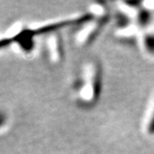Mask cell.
<instances>
[{
	"label": "cell",
	"instance_id": "cell-2",
	"mask_svg": "<svg viewBox=\"0 0 154 154\" xmlns=\"http://www.w3.org/2000/svg\"><path fill=\"white\" fill-rule=\"evenodd\" d=\"M144 127L146 133H148L149 135H154V100H152L151 105L149 106L148 111L144 122Z\"/></svg>",
	"mask_w": 154,
	"mask_h": 154
},
{
	"label": "cell",
	"instance_id": "cell-1",
	"mask_svg": "<svg viewBox=\"0 0 154 154\" xmlns=\"http://www.w3.org/2000/svg\"><path fill=\"white\" fill-rule=\"evenodd\" d=\"M98 73L96 66H88L85 71V78L82 82V86L80 89V97L81 100L86 102L93 100L97 97L98 93Z\"/></svg>",
	"mask_w": 154,
	"mask_h": 154
}]
</instances>
